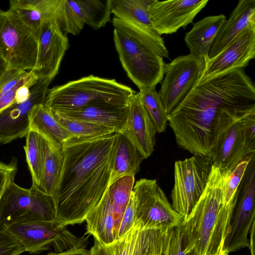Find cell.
Here are the masks:
<instances>
[{
	"label": "cell",
	"mask_w": 255,
	"mask_h": 255,
	"mask_svg": "<svg viewBox=\"0 0 255 255\" xmlns=\"http://www.w3.org/2000/svg\"><path fill=\"white\" fill-rule=\"evenodd\" d=\"M255 112L254 83L244 69L230 70L199 82L168 115L177 145L209 156L220 134L235 121Z\"/></svg>",
	"instance_id": "cell-1"
},
{
	"label": "cell",
	"mask_w": 255,
	"mask_h": 255,
	"mask_svg": "<svg viewBox=\"0 0 255 255\" xmlns=\"http://www.w3.org/2000/svg\"><path fill=\"white\" fill-rule=\"evenodd\" d=\"M119 134L73 136L63 144L62 172L54 196L59 226L83 223L102 198L109 185Z\"/></svg>",
	"instance_id": "cell-2"
},
{
	"label": "cell",
	"mask_w": 255,
	"mask_h": 255,
	"mask_svg": "<svg viewBox=\"0 0 255 255\" xmlns=\"http://www.w3.org/2000/svg\"><path fill=\"white\" fill-rule=\"evenodd\" d=\"M231 170L212 165L204 191L180 224L186 246L196 255H227L224 245L239 198L225 202V187Z\"/></svg>",
	"instance_id": "cell-3"
},
{
	"label": "cell",
	"mask_w": 255,
	"mask_h": 255,
	"mask_svg": "<svg viewBox=\"0 0 255 255\" xmlns=\"http://www.w3.org/2000/svg\"><path fill=\"white\" fill-rule=\"evenodd\" d=\"M135 93L115 79L90 75L49 89L44 105L52 111L62 112L100 101L128 105Z\"/></svg>",
	"instance_id": "cell-4"
},
{
	"label": "cell",
	"mask_w": 255,
	"mask_h": 255,
	"mask_svg": "<svg viewBox=\"0 0 255 255\" xmlns=\"http://www.w3.org/2000/svg\"><path fill=\"white\" fill-rule=\"evenodd\" d=\"M134 184V176L121 177L109 184L98 204L87 215L86 234L103 244L118 240L121 221Z\"/></svg>",
	"instance_id": "cell-5"
},
{
	"label": "cell",
	"mask_w": 255,
	"mask_h": 255,
	"mask_svg": "<svg viewBox=\"0 0 255 255\" xmlns=\"http://www.w3.org/2000/svg\"><path fill=\"white\" fill-rule=\"evenodd\" d=\"M54 197L32 184L26 189L10 182L0 199V227L29 222H55Z\"/></svg>",
	"instance_id": "cell-6"
},
{
	"label": "cell",
	"mask_w": 255,
	"mask_h": 255,
	"mask_svg": "<svg viewBox=\"0 0 255 255\" xmlns=\"http://www.w3.org/2000/svg\"><path fill=\"white\" fill-rule=\"evenodd\" d=\"M113 34L116 49L128 77L139 90L155 88L164 75L163 57L117 28Z\"/></svg>",
	"instance_id": "cell-7"
},
{
	"label": "cell",
	"mask_w": 255,
	"mask_h": 255,
	"mask_svg": "<svg viewBox=\"0 0 255 255\" xmlns=\"http://www.w3.org/2000/svg\"><path fill=\"white\" fill-rule=\"evenodd\" d=\"M152 0H111L112 20L116 28L137 41L153 53L168 58L163 39L154 28L148 6Z\"/></svg>",
	"instance_id": "cell-8"
},
{
	"label": "cell",
	"mask_w": 255,
	"mask_h": 255,
	"mask_svg": "<svg viewBox=\"0 0 255 255\" xmlns=\"http://www.w3.org/2000/svg\"><path fill=\"white\" fill-rule=\"evenodd\" d=\"M5 229L25 252L37 254L50 250L62 253L73 249L86 248L88 237H79L55 222L35 221L11 225Z\"/></svg>",
	"instance_id": "cell-9"
},
{
	"label": "cell",
	"mask_w": 255,
	"mask_h": 255,
	"mask_svg": "<svg viewBox=\"0 0 255 255\" xmlns=\"http://www.w3.org/2000/svg\"><path fill=\"white\" fill-rule=\"evenodd\" d=\"M38 40L12 11L0 9V54L8 68L31 71L35 65Z\"/></svg>",
	"instance_id": "cell-10"
},
{
	"label": "cell",
	"mask_w": 255,
	"mask_h": 255,
	"mask_svg": "<svg viewBox=\"0 0 255 255\" xmlns=\"http://www.w3.org/2000/svg\"><path fill=\"white\" fill-rule=\"evenodd\" d=\"M209 156L194 154L175 162L172 207L186 218L201 196L212 167Z\"/></svg>",
	"instance_id": "cell-11"
},
{
	"label": "cell",
	"mask_w": 255,
	"mask_h": 255,
	"mask_svg": "<svg viewBox=\"0 0 255 255\" xmlns=\"http://www.w3.org/2000/svg\"><path fill=\"white\" fill-rule=\"evenodd\" d=\"M255 112L233 122L219 136L209 158L222 170H232L240 162L255 157Z\"/></svg>",
	"instance_id": "cell-12"
},
{
	"label": "cell",
	"mask_w": 255,
	"mask_h": 255,
	"mask_svg": "<svg viewBox=\"0 0 255 255\" xmlns=\"http://www.w3.org/2000/svg\"><path fill=\"white\" fill-rule=\"evenodd\" d=\"M205 66L204 60L190 53L179 56L165 65L158 93L168 115L184 101L197 84Z\"/></svg>",
	"instance_id": "cell-13"
},
{
	"label": "cell",
	"mask_w": 255,
	"mask_h": 255,
	"mask_svg": "<svg viewBox=\"0 0 255 255\" xmlns=\"http://www.w3.org/2000/svg\"><path fill=\"white\" fill-rule=\"evenodd\" d=\"M132 191L136 200L135 224L143 229H170L180 225L182 217L172 207L155 179H140Z\"/></svg>",
	"instance_id": "cell-14"
},
{
	"label": "cell",
	"mask_w": 255,
	"mask_h": 255,
	"mask_svg": "<svg viewBox=\"0 0 255 255\" xmlns=\"http://www.w3.org/2000/svg\"><path fill=\"white\" fill-rule=\"evenodd\" d=\"M255 161L254 158L248 165L244 176L243 192L231 219L224 245V251L227 255L249 246L248 236L255 222Z\"/></svg>",
	"instance_id": "cell-15"
},
{
	"label": "cell",
	"mask_w": 255,
	"mask_h": 255,
	"mask_svg": "<svg viewBox=\"0 0 255 255\" xmlns=\"http://www.w3.org/2000/svg\"><path fill=\"white\" fill-rule=\"evenodd\" d=\"M52 81L49 78L39 79L31 87L26 101L15 103L0 113V144L26 136L29 129V114L35 105L44 104Z\"/></svg>",
	"instance_id": "cell-16"
},
{
	"label": "cell",
	"mask_w": 255,
	"mask_h": 255,
	"mask_svg": "<svg viewBox=\"0 0 255 255\" xmlns=\"http://www.w3.org/2000/svg\"><path fill=\"white\" fill-rule=\"evenodd\" d=\"M208 0H152L148 6L154 28L160 34L175 33L192 23L196 15L207 5Z\"/></svg>",
	"instance_id": "cell-17"
},
{
	"label": "cell",
	"mask_w": 255,
	"mask_h": 255,
	"mask_svg": "<svg viewBox=\"0 0 255 255\" xmlns=\"http://www.w3.org/2000/svg\"><path fill=\"white\" fill-rule=\"evenodd\" d=\"M37 40V59L32 71L39 79L53 80L69 46L68 39L57 22L50 19L43 22Z\"/></svg>",
	"instance_id": "cell-18"
},
{
	"label": "cell",
	"mask_w": 255,
	"mask_h": 255,
	"mask_svg": "<svg viewBox=\"0 0 255 255\" xmlns=\"http://www.w3.org/2000/svg\"><path fill=\"white\" fill-rule=\"evenodd\" d=\"M255 57L254 25L246 28L220 53L206 62L198 82L230 70L244 69Z\"/></svg>",
	"instance_id": "cell-19"
},
{
	"label": "cell",
	"mask_w": 255,
	"mask_h": 255,
	"mask_svg": "<svg viewBox=\"0 0 255 255\" xmlns=\"http://www.w3.org/2000/svg\"><path fill=\"white\" fill-rule=\"evenodd\" d=\"M120 133L130 141L144 159L153 152L156 131L145 109L139 92H135L130 99L127 120Z\"/></svg>",
	"instance_id": "cell-20"
},
{
	"label": "cell",
	"mask_w": 255,
	"mask_h": 255,
	"mask_svg": "<svg viewBox=\"0 0 255 255\" xmlns=\"http://www.w3.org/2000/svg\"><path fill=\"white\" fill-rule=\"evenodd\" d=\"M255 25V0H240L225 21L210 47L208 60L224 49L246 28Z\"/></svg>",
	"instance_id": "cell-21"
},
{
	"label": "cell",
	"mask_w": 255,
	"mask_h": 255,
	"mask_svg": "<svg viewBox=\"0 0 255 255\" xmlns=\"http://www.w3.org/2000/svg\"><path fill=\"white\" fill-rule=\"evenodd\" d=\"M128 111V104L100 101L79 108L57 112L73 119L110 127L120 132L126 123Z\"/></svg>",
	"instance_id": "cell-22"
},
{
	"label": "cell",
	"mask_w": 255,
	"mask_h": 255,
	"mask_svg": "<svg viewBox=\"0 0 255 255\" xmlns=\"http://www.w3.org/2000/svg\"><path fill=\"white\" fill-rule=\"evenodd\" d=\"M226 20V16L220 14L206 16L195 22L184 37L190 53L203 59L206 63L210 47Z\"/></svg>",
	"instance_id": "cell-23"
},
{
	"label": "cell",
	"mask_w": 255,
	"mask_h": 255,
	"mask_svg": "<svg viewBox=\"0 0 255 255\" xmlns=\"http://www.w3.org/2000/svg\"><path fill=\"white\" fill-rule=\"evenodd\" d=\"M29 129L40 134L49 143L62 148L72 136L44 104L33 106L28 115Z\"/></svg>",
	"instance_id": "cell-24"
},
{
	"label": "cell",
	"mask_w": 255,
	"mask_h": 255,
	"mask_svg": "<svg viewBox=\"0 0 255 255\" xmlns=\"http://www.w3.org/2000/svg\"><path fill=\"white\" fill-rule=\"evenodd\" d=\"M144 158L135 146L120 132L114 154L110 183L127 175L134 176Z\"/></svg>",
	"instance_id": "cell-25"
},
{
	"label": "cell",
	"mask_w": 255,
	"mask_h": 255,
	"mask_svg": "<svg viewBox=\"0 0 255 255\" xmlns=\"http://www.w3.org/2000/svg\"><path fill=\"white\" fill-rule=\"evenodd\" d=\"M39 79L32 70L8 68L0 79V113L17 103L19 89L25 85H34Z\"/></svg>",
	"instance_id": "cell-26"
},
{
	"label": "cell",
	"mask_w": 255,
	"mask_h": 255,
	"mask_svg": "<svg viewBox=\"0 0 255 255\" xmlns=\"http://www.w3.org/2000/svg\"><path fill=\"white\" fill-rule=\"evenodd\" d=\"M25 137L24 149L32 184L39 187L44 167L47 142L40 134L31 129Z\"/></svg>",
	"instance_id": "cell-27"
},
{
	"label": "cell",
	"mask_w": 255,
	"mask_h": 255,
	"mask_svg": "<svg viewBox=\"0 0 255 255\" xmlns=\"http://www.w3.org/2000/svg\"><path fill=\"white\" fill-rule=\"evenodd\" d=\"M63 166V154L62 148H58L47 142L44 167L38 187L42 192L53 197L55 195Z\"/></svg>",
	"instance_id": "cell-28"
},
{
	"label": "cell",
	"mask_w": 255,
	"mask_h": 255,
	"mask_svg": "<svg viewBox=\"0 0 255 255\" xmlns=\"http://www.w3.org/2000/svg\"><path fill=\"white\" fill-rule=\"evenodd\" d=\"M56 22L65 34H78L86 24L78 0H60Z\"/></svg>",
	"instance_id": "cell-29"
},
{
	"label": "cell",
	"mask_w": 255,
	"mask_h": 255,
	"mask_svg": "<svg viewBox=\"0 0 255 255\" xmlns=\"http://www.w3.org/2000/svg\"><path fill=\"white\" fill-rule=\"evenodd\" d=\"M141 228L139 225L134 224L122 238L109 244H103L94 239L89 255H130Z\"/></svg>",
	"instance_id": "cell-30"
},
{
	"label": "cell",
	"mask_w": 255,
	"mask_h": 255,
	"mask_svg": "<svg viewBox=\"0 0 255 255\" xmlns=\"http://www.w3.org/2000/svg\"><path fill=\"white\" fill-rule=\"evenodd\" d=\"M51 111L57 121L72 136H93L118 132L110 127L77 120L57 112Z\"/></svg>",
	"instance_id": "cell-31"
},
{
	"label": "cell",
	"mask_w": 255,
	"mask_h": 255,
	"mask_svg": "<svg viewBox=\"0 0 255 255\" xmlns=\"http://www.w3.org/2000/svg\"><path fill=\"white\" fill-rule=\"evenodd\" d=\"M145 109L152 122L156 132L165 131L168 122V114L165 111L155 88L139 90Z\"/></svg>",
	"instance_id": "cell-32"
},
{
	"label": "cell",
	"mask_w": 255,
	"mask_h": 255,
	"mask_svg": "<svg viewBox=\"0 0 255 255\" xmlns=\"http://www.w3.org/2000/svg\"><path fill=\"white\" fill-rule=\"evenodd\" d=\"M84 11L86 24L94 29L104 26L110 21L111 0H78Z\"/></svg>",
	"instance_id": "cell-33"
},
{
	"label": "cell",
	"mask_w": 255,
	"mask_h": 255,
	"mask_svg": "<svg viewBox=\"0 0 255 255\" xmlns=\"http://www.w3.org/2000/svg\"><path fill=\"white\" fill-rule=\"evenodd\" d=\"M252 159H246L240 162L231 170L225 187V200L227 203H230L239 195V185Z\"/></svg>",
	"instance_id": "cell-34"
},
{
	"label": "cell",
	"mask_w": 255,
	"mask_h": 255,
	"mask_svg": "<svg viewBox=\"0 0 255 255\" xmlns=\"http://www.w3.org/2000/svg\"><path fill=\"white\" fill-rule=\"evenodd\" d=\"M163 255H196L187 247L180 225L168 229Z\"/></svg>",
	"instance_id": "cell-35"
},
{
	"label": "cell",
	"mask_w": 255,
	"mask_h": 255,
	"mask_svg": "<svg viewBox=\"0 0 255 255\" xmlns=\"http://www.w3.org/2000/svg\"><path fill=\"white\" fill-rule=\"evenodd\" d=\"M35 34L38 39L43 22L47 20L38 11L28 8L14 7L9 9Z\"/></svg>",
	"instance_id": "cell-36"
},
{
	"label": "cell",
	"mask_w": 255,
	"mask_h": 255,
	"mask_svg": "<svg viewBox=\"0 0 255 255\" xmlns=\"http://www.w3.org/2000/svg\"><path fill=\"white\" fill-rule=\"evenodd\" d=\"M23 252V247L10 233L0 227V255H20Z\"/></svg>",
	"instance_id": "cell-37"
},
{
	"label": "cell",
	"mask_w": 255,
	"mask_h": 255,
	"mask_svg": "<svg viewBox=\"0 0 255 255\" xmlns=\"http://www.w3.org/2000/svg\"><path fill=\"white\" fill-rule=\"evenodd\" d=\"M136 200L133 191L123 216L118 232V240L129 232L134 226L136 217Z\"/></svg>",
	"instance_id": "cell-38"
},
{
	"label": "cell",
	"mask_w": 255,
	"mask_h": 255,
	"mask_svg": "<svg viewBox=\"0 0 255 255\" xmlns=\"http://www.w3.org/2000/svg\"><path fill=\"white\" fill-rule=\"evenodd\" d=\"M17 171V161L13 157L6 163L0 160V199L8 184L14 180Z\"/></svg>",
	"instance_id": "cell-39"
},
{
	"label": "cell",
	"mask_w": 255,
	"mask_h": 255,
	"mask_svg": "<svg viewBox=\"0 0 255 255\" xmlns=\"http://www.w3.org/2000/svg\"><path fill=\"white\" fill-rule=\"evenodd\" d=\"M156 229L141 228L130 255H147Z\"/></svg>",
	"instance_id": "cell-40"
},
{
	"label": "cell",
	"mask_w": 255,
	"mask_h": 255,
	"mask_svg": "<svg viewBox=\"0 0 255 255\" xmlns=\"http://www.w3.org/2000/svg\"><path fill=\"white\" fill-rule=\"evenodd\" d=\"M168 229H156L147 255H163Z\"/></svg>",
	"instance_id": "cell-41"
},
{
	"label": "cell",
	"mask_w": 255,
	"mask_h": 255,
	"mask_svg": "<svg viewBox=\"0 0 255 255\" xmlns=\"http://www.w3.org/2000/svg\"><path fill=\"white\" fill-rule=\"evenodd\" d=\"M47 255H89V251L86 248L73 249L62 253H50Z\"/></svg>",
	"instance_id": "cell-42"
},
{
	"label": "cell",
	"mask_w": 255,
	"mask_h": 255,
	"mask_svg": "<svg viewBox=\"0 0 255 255\" xmlns=\"http://www.w3.org/2000/svg\"><path fill=\"white\" fill-rule=\"evenodd\" d=\"M255 222L252 225L250 232L249 246L251 255H255Z\"/></svg>",
	"instance_id": "cell-43"
},
{
	"label": "cell",
	"mask_w": 255,
	"mask_h": 255,
	"mask_svg": "<svg viewBox=\"0 0 255 255\" xmlns=\"http://www.w3.org/2000/svg\"><path fill=\"white\" fill-rule=\"evenodd\" d=\"M7 67V63L0 54V79Z\"/></svg>",
	"instance_id": "cell-44"
}]
</instances>
